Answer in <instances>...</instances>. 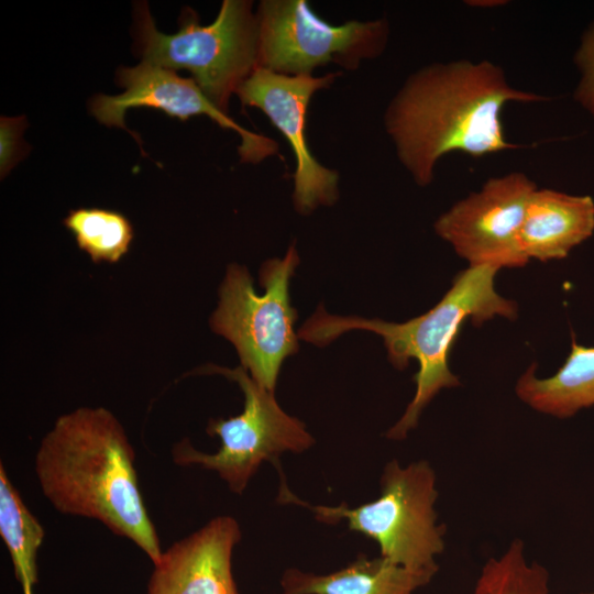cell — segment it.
Listing matches in <instances>:
<instances>
[{"mask_svg": "<svg viewBox=\"0 0 594 594\" xmlns=\"http://www.w3.org/2000/svg\"><path fill=\"white\" fill-rule=\"evenodd\" d=\"M543 100L513 88L492 62L433 63L407 77L383 121L399 163L417 185L428 186L446 154L457 151L483 157L519 147L505 138V105Z\"/></svg>", "mask_w": 594, "mask_h": 594, "instance_id": "cell-1", "label": "cell"}, {"mask_svg": "<svg viewBox=\"0 0 594 594\" xmlns=\"http://www.w3.org/2000/svg\"><path fill=\"white\" fill-rule=\"evenodd\" d=\"M134 462V449L116 416L103 407H81L58 417L42 439L35 473L57 512L100 521L155 564L164 551Z\"/></svg>", "mask_w": 594, "mask_h": 594, "instance_id": "cell-2", "label": "cell"}, {"mask_svg": "<svg viewBox=\"0 0 594 594\" xmlns=\"http://www.w3.org/2000/svg\"><path fill=\"white\" fill-rule=\"evenodd\" d=\"M497 272L498 268L490 265L469 266L455 275L450 289L430 310L400 323L336 316L319 306L299 328L298 339L323 346L344 332L365 330L382 337L394 367L404 370L409 360L415 359L419 370L414 376V398L385 435L391 440H404L417 426L425 407L441 389L460 385L458 376L449 367V355L462 324L471 320L474 326H481L496 316L510 320L517 318V304L495 289Z\"/></svg>", "mask_w": 594, "mask_h": 594, "instance_id": "cell-3", "label": "cell"}, {"mask_svg": "<svg viewBox=\"0 0 594 594\" xmlns=\"http://www.w3.org/2000/svg\"><path fill=\"white\" fill-rule=\"evenodd\" d=\"M436 473L430 463L419 460L400 465L393 459L383 469L380 496L350 507L311 505L298 498L280 479L282 503L297 504L315 514L317 520L337 524L373 539L380 556L405 569L437 574V557L444 550L446 526L438 524Z\"/></svg>", "mask_w": 594, "mask_h": 594, "instance_id": "cell-4", "label": "cell"}, {"mask_svg": "<svg viewBox=\"0 0 594 594\" xmlns=\"http://www.w3.org/2000/svg\"><path fill=\"white\" fill-rule=\"evenodd\" d=\"M134 21L143 61L175 72L188 70L224 113L231 96L258 68V20L250 0H223L217 18L207 25L187 9L173 34L156 29L144 2L135 6Z\"/></svg>", "mask_w": 594, "mask_h": 594, "instance_id": "cell-5", "label": "cell"}, {"mask_svg": "<svg viewBox=\"0 0 594 594\" xmlns=\"http://www.w3.org/2000/svg\"><path fill=\"white\" fill-rule=\"evenodd\" d=\"M298 263L294 243L284 257L265 261L260 268L263 295L255 292L246 267L230 264L210 318L213 332L234 345L241 366L272 392L284 360L298 351L297 311L289 296V282Z\"/></svg>", "mask_w": 594, "mask_h": 594, "instance_id": "cell-6", "label": "cell"}, {"mask_svg": "<svg viewBox=\"0 0 594 594\" xmlns=\"http://www.w3.org/2000/svg\"><path fill=\"white\" fill-rule=\"evenodd\" d=\"M198 372L218 373L234 381L244 397L243 410L227 419L209 420L207 433L221 440L215 453L197 450L188 439L175 443L172 459L177 465L215 471L232 493L242 494L263 462L277 468L282 453H301L314 446L305 424L284 411L274 392L255 382L241 365H207Z\"/></svg>", "mask_w": 594, "mask_h": 594, "instance_id": "cell-7", "label": "cell"}, {"mask_svg": "<svg viewBox=\"0 0 594 594\" xmlns=\"http://www.w3.org/2000/svg\"><path fill=\"white\" fill-rule=\"evenodd\" d=\"M256 14L258 67L284 75H312L328 64L355 70L380 57L389 36L385 19L333 24L307 0H262Z\"/></svg>", "mask_w": 594, "mask_h": 594, "instance_id": "cell-8", "label": "cell"}, {"mask_svg": "<svg viewBox=\"0 0 594 594\" xmlns=\"http://www.w3.org/2000/svg\"><path fill=\"white\" fill-rule=\"evenodd\" d=\"M340 72L323 76L284 75L256 68L238 88L243 107L261 110L288 142L295 157L293 204L297 212L310 215L330 207L340 196L338 170L321 164L307 141V113L314 95L332 86Z\"/></svg>", "mask_w": 594, "mask_h": 594, "instance_id": "cell-9", "label": "cell"}, {"mask_svg": "<svg viewBox=\"0 0 594 594\" xmlns=\"http://www.w3.org/2000/svg\"><path fill=\"white\" fill-rule=\"evenodd\" d=\"M536 184L524 173L490 178L479 191L458 201L435 223L469 266L522 267L527 261L518 234Z\"/></svg>", "mask_w": 594, "mask_h": 594, "instance_id": "cell-10", "label": "cell"}, {"mask_svg": "<svg viewBox=\"0 0 594 594\" xmlns=\"http://www.w3.org/2000/svg\"><path fill=\"white\" fill-rule=\"evenodd\" d=\"M117 82L124 88L122 94L96 95L90 102L92 116L109 128L128 130L125 112L140 107L161 110L182 121L207 116L220 128L240 136L238 153L242 163L258 164L267 157L279 155L275 140L245 129L219 110L191 77H180L175 70L142 61L133 67H120ZM128 131L141 144L140 138Z\"/></svg>", "mask_w": 594, "mask_h": 594, "instance_id": "cell-11", "label": "cell"}, {"mask_svg": "<svg viewBox=\"0 0 594 594\" xmlns=\"http://www.w3.org/2000/svg\"><path fill=\"white\" fill-rule=\"evenodd\" d=\"M241 537L233 517L212 518L163 552L154 564L146 594H240L232 554Z\"/></svg>", "mask_w": 594, "mask_h": 594, "instance_id": "cell-12", "label": "cell"}, {"mask_svg": "<svg viewBox=\"0 0 594 594\" xmlns=\"http://www.w3.org/2000/svg\"><path fill=\"white\" fill-rule=\"evenodd\" d=\"M594 233V200L554 189H536L518 234L522 256L540 262L565 258Z\"/></svg>", "mask_w": 594, "mask_h": 594, "instance_id": "cell-13", "label": "cell"}, {"mask_svg": "<svg viewBox=\"0 0 594 594\" xmlns=\"http://www.w3.org/2000/svg\"><path fill=\"white\" fill-rule=\"evenodd\" d=\"M436 573L396 565L383 557L360 554L346 566L323 574L287 569L279 594H414L431 582Z\"/></svg>", "mask_w": 594, "mask_h": 594, "instance_id": "cell-14", "label": "cell"}, {"mask_svg": "<svg viewBox=\"0 0 594 594\" xmlns=\"http://www.w3.org/2000/svg\"><path fill=\"white\" fill-rule=\"evenodd\" d=\"M532 364L517 381V397L534 410L560 419L594 406V346L572 338L569 355L556 374L540 378Z\"/></svg>", "mask_w": 594, "mask_h": 594, "instance_id": "cell-15", "label": "cell"}, {"mask_svg": "<svg viewBox=\"0 0 594 594\" xmlns=\"http://www.w3.org/2000/svg\"><path fill=\"white\" fill-rule=\"evenodd\" d=\"M0 536L8 548L24 594L37 582L36 556L45 531L29 510L7 471L0 465Z\"/></svg>", "mask_w": 594, "mask_h": 594, "instance_id": "cell-16", "label": "cell"}, {"mask_svg": "<svg viewBox=\"0 0 594 594\" xmlns=\"http://www.w3.org/2000/svg\"><path fill=\"white\" fill-rule=\"evenodd\" d=\"M78 246L92 262L117 263L129 251L133 228L122 213L102 208H77L64 219Z\"/></svg>", "mask_w": 594, "mask_h": 594, "instance_id": "cell-17", "label": "cell"}, {"mask_svg": "<svg viewBox=\"0 0 594 594\" xmlns=\"http://www.w3.org/2000/svg\"><path fill=\"white\" fill-rule=\"evenodd\" d=\"M549 573L528 562L520 539H514L501 557L490 558L477 578L475 594H548Z\"/></svg>", "mask_w": 594, "mask_h": 594, "instance_id": "cell-18", "label": "cell"}, {"mask_svg": "<svg viewBox=\"0 0 594 594\" xmlns=\"http://www.w3.org/2000/svg\"><path fill=\"white\" fill-rule=\"evenodd\" d=\"M574 63L580 72L574 100L594 117V20L582 34Z\"/></svg>", "mask_w": 594, "mask_h": 594, "instance_id": "cell-19", "label": "cell"}, {"mask_svg": "<svg viewBox=\"0 0 594 594\" xmlns=\"http://www.w3.org/2000/svg\"><path fill=\"white\" fill-rule=\"evenodd\" d=\"M23 118H1V174H7L21 157Z\"/></svg>", "mask_w": 594, "mask_h": 594, "instance_id": "cell-20", "label": "cell"}, {"mask_svg": "<svg viewBox=\"0 0 594 594\" xmlns=\"http://www.w3.org/2000/svg\"><path fill=\"white\" fill-rule=\"evenodd\" d=\"M590 594H594V593H590Z\"/></svg>", "mask_w": 594, "mask_h": 594, "instance_id": "cell-21", "label": "cell"}, {"mask_svg": "<svg viewBox=\"0 0 594 594\" xmlns=\"http://www.w3.org/2000/svg\"><path fill=\"white\" fill-rule=\"evenodd\" d=\"M475 594V593H474Z\"/></svg>", "mask_w": 594, "mask_h": 594, "instance_id": "cell-22", "label": "cell"}]
</instances>
